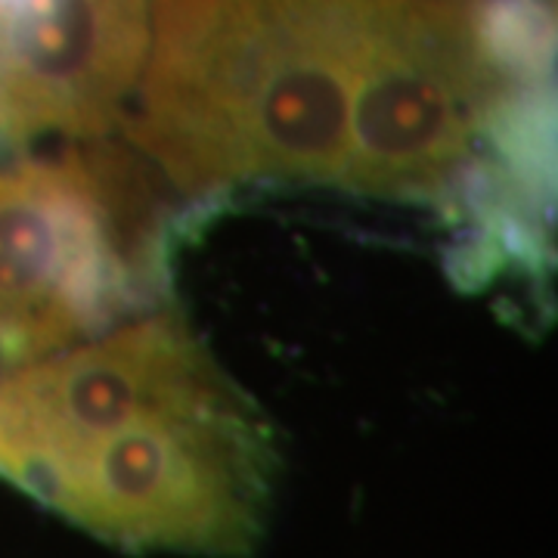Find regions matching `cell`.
Returning a JSON list of instances; mask_svg holds the SVG:
<instances>
[{
  "mask_svg": "<svg viewBox=\"0 0 558 558\" xmlns=\"http://www.w3.org/2000/svg\"><path fill=\"white\" fill-rule=\"evenodd\" d=\"M28 490L131 549L242 556L260 534L270 444L220 376L65 453Z\"/></svg>",
  "mask_w": 558,
  "mask_h": 558,
  "instance_id": "6da1fadb",
  "label": "cell"
},
{
  "mask_svg": "<svg viewBox=\"0 0 558 558\" xmlns=\"http://www.w3.org/2000/svg\"><path fill=\"white\" fill-rule=\"evenodd\" d=\"M109 218L72 161L0 168V351L40 360L100 319L112 279Z\"/></svg>",
  "mask_w": 558,
  "mask_h": 558,
  "instance_id": "7a4b0ae2",
  "label": "cell"
},
{
  "mask_svg": "<svg viewBox=\"0 0 558 558\" xmlns=\"http://www.w3.org/2000/svg\"><path fill=\"white\" fill-rule=\"evenodd\" d=\"M153 0H28L0 20V134L97 137L134 97Z\"/></svg>",
  "mask_w": 558,
  "mask_h": 558,
  "instance_id": "3957f363",
  "label": "cell"
},
{
  "mask_svg": "<svg viewBox=\"0 0 558 558\" xmlns=\"http://www.w3.org/2000/svg\"><path fill=\"white\" fill-rule=\"evenodd\" d=\"M28 0H0V20H7V16H13L16 10H22Z\"/></svg>",
  "mask_w": 558,
  "mask_h": 558,
  "instance_id": "277c9868",
  "label": "cell"
}]
</instances>
